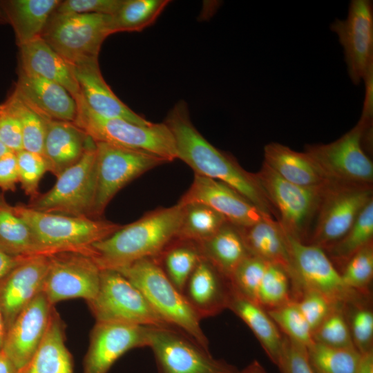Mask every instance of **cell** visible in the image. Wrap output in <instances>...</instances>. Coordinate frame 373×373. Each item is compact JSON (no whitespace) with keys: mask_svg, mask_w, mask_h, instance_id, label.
Wrapping results in <instances>:
<instances>
[{"mask_svg":"<svg viewBox=\"0 0 373 373\" xmlns=\"http://www.w3.org/2000/svg\"><path fill=\"white\" fill-rule=\"evenodd\" d=\"M164 123L173 135L178 158L195 174L225 183L262 212L275 215L256 173L245 170L232 155L213 146L200 134L191 120L186 102H178Z\"/></svg>","mask_w":373,"mask_h":373,"instance_id":"6da1fadb","label":"cell"},{"mask_svg":"<svg viewBox=\"0 0 373 373\" xmlns=\"http://www.w3.org/2000/svg\"><path fill=\"white\" fill-rule=\"evenodd\" d=\"M184 205L157 209L92 245L99 269H118L137 260L156 258L177 238Z\"/></svg>","mask_w":373,"mask_h":373,"instance_id":"7a4b0ae2","label":"cell"},{"mask_svg":"<svg viewBox=\"0 0 373 373\" xmlns=\"http://www.w3.org/2000/svg\"><path fill=\"white\" fill-rule=\"evenodd\" d=\"M12 209L29 226L43 255L76 252L92 257V245L122 226L97 218L41 212L26 205Z\"/></svg>","mask_w":373,"mask_h":373,"instance_id":"3957f363","label":"cell"},{"mask_svg":"<svg viewBox=\"0 0 373 373\" xmlns=\"http://www.w3.org/2000/svg\"><path fill=\"white\" fill-rule=\"evenodd\" d=\"M116 271L142 292L164 321L209 350V342L200 326V318L155 258L141 259Z\"/></svg>","mask_w":373,"mask_h":373,"instance_id":"277c9868","label":"cell"},{"mask_svg":"<svg viewBox=\"0 0 373 373\" xmlns=\"http://www.w3.org/2000/svg\"><path fill=\"white\" fill-rule=\"evenodd\" d=\"M74 123L95 142H105L146 152L166 160L178 159L173 135L163 122L136 124L122 119L99 116L87 106L82 95L76 99Z\"/></svg>","mask_w":373,"mask_h":373,"instance_id":"5b68a950","label":"cell"},{"mask_svg":"<svg viewBox=\"0 0 373 373\" xmlns=\"http://www.w3.org/2000/svg\"><path fill=\"white\" fill-rule=\"evenodd\" d=\"M292 268L293 300L306 290L324 296L333 305L347 306L365 300L367 295L351 289L343 281L330 258L321 247L286 233Z\"/></svg>","mask_w":373,"mask_h":373,"instance_id":"8992f818","label":"cell"},{"mask_svg":"<svg viewBox=\"0 0 373 373\" xmlns=\"http://www.w3.org/2000/svg\"><path fill=\"white\" fill-rule=\"evenodd\" d=\"M96 146L90 138L79 160L63 171L55 185L26 205L34 210L93 218L96 190Z\"/></svg>","mask_w":373,"mask_h":373,"instance_id":"52a82bcc","label":"cell"},{"mask_svg":"<svg viewBox=\"0 0 373 373\" xmlns=\"http://www.w3.org/2000/svg\"><path fill=\"white\" fill-rule=\"evenodd\" d=\"M256 175L283 231L304 242L331 182L321 186H298L280 177L264 162Z\"/></svg>","mask_w":373,"mask_h":373,"instance_id":"ba28073f","label":"cell"},{"mask_svg":"<svg viewBox=\"0 0 373 373\" xmlns=\"http://www.w3.org/2000/svg\"><path fill=\"white\" fill-rule=\"evenodd\" d=\"M111 31V15L54 12L41 38L70 64L97 59Z\"/></svg>","mask_w":373,"mask_h":373,"instance_id":"9c48e42d","label":"cell"},{"mask_svg":"<svg viewBox=\"0 0 373 373\" xmlns=\"http://www.w3.org/2000/svg\"><path fill=\"white\" fill-rule=\"evenodd\" d=\"M371 121L372 118L361 115L355 126L338 140L328 144L307 145L305 151L330 181L372 185L373 164L362 146Z\"/></svg>","mask_w":373,"mask_h":373,"instance_id":"30bf717a","label":"cell"},{"mask_svg":"<svg viewBox=\"0 0 373 373\" xmlns=\"http://www.w3.org/2000/svg\"><path fill=\"white\" fill-rule=\"evenodd\" d=\"M148 347L157 373H238L233 365L215 358L209 350L172 326L149 327Z\"/></svg>","mask_w":373,"mask_h":373,"instance_id":"8fae6325","label":"cell"},{"mask_svg":"<svg viewBox=\"0 0 373 373\" xmlns=\"http://www.w3.org/2000/svg\"><path fill=\"white\" fill-rule=\"evenodd\" d=\"M87 304L96 321L171 326L155 312L142 292L114 269L101 270L98 292Z\"/></svg>","mask_w":373,"mask_h":373,"instance_id":"7c38bea8","label":"cell"},{"mask_svg":"<svg viewBox=\"0 0 373 373\" xmlns=\"http://www.w3.org/2000/svg\"><path fill=\"white\" fill-rule=\"evenodd\" d=\"M96 190L93 218H97L116 193L130 182L164 163L157 155L122 146L95 142Z\"/></svg>","mask_w":373,"mask_h":373,"instance_id":"4fadbf2b","label":"cell"},{"mask_svg":"<svg viewBox=\"0 0 373 373\" xmlns=\"http://www.w3.org/2000/svg\"><path fill=\"white\" fill-rule=\"evenodd\" d=\"M372 199V185L332 182L323 195L307 243L325 250L336 242Z\"/></svg>","mask_w":373,"mask_h":373,"instance_id":"5bb4252c","label":"cell"},{"mask_svg":"<svg viewBox=\"0 0 373 373\" xmlns=\"http://www.w3.org/2000/svg\"><path fill=\"white\" fill-rule=\"evenodd\" d=\"M101 269L93 259L76 252L49 256L42 292L52 306L61 300L83 298L87 303L97 295Z\"/></svg>","mask_w":373,"mask_h":373,"instance_id":"9a60e30c","label":"cell"},{"mask_svg":"<svg viewBox=\"0 0 373 373\" xmlns=\"http://www.w3.org/2000/svg\"><path fill=\"white\" fill-rule=\"evenodd\" d=\"M330 29L341 44L349 77L357 85L373 72V4L352 0L345 19H336Z\"/></svg>","mask_w":373,"mask_h":373,"instance_id":"2e32d148","label":"cell"},{"mask_svg":"<svg viewBox=\"0 0 373 373\" xmlns=\"http://www.w3.org/2000/svg\"><path fill=\"white\" fill-rule=\"evenodd\" d=\"M149 327L119 322L96 321L84 361V373H108L128 351L148 347Z\"/></svg>","mask_w":373,"mask_h":373,"instance_id":"e0dca14e","label":"cell"},{"mask_svg":"<svg viewBox=\"0 0 373 373\" xmlns=\"http://www.w3.org/2000/svg\"><path fill=\"white\" fill-rule=\"evenodd\" d=\"M204 204L223 216L228 222L247 228L272 216L267 214L225 183L195 174L193 181L178 202Z\"/></svg>","mask_w":373,"mask_h":373,"instance_id":"ac0fdd59","label":"cell"},{"mask_svg":"<svg viewBox=\"0 0 373 373\" xmlns=\"http://www.w3.org/2000/svg\"><path fill=\"white\" fill-rule=\"evenodd\" d=\"M52 309L41 291L8 329L2 350L19 371L30 361L43 340Z\"/></svg>","mask_w":373,"mask_h":373,"instance_id":"d6986e66","label":"cell"},{"mask_svg":"<svg viewBox=\"0 0 373 373\" xmlns=\"http://www.w3.org/2000/svg\"><path fill=\"white\" fill-rule=\"evenodd\" d=\"M49 256L28 258L0 280V312L6 329L19 314L42 291Z\"/></svg>","mask_w":373,"mask_h":373,"instance_id":"ffe728a7","label":"cell"},{"mask_svg":"<svg viewBox=\"0 0 373 373\" xmlns=\"http://www.w3.org/2000/svg\"><path fill=\"white\" fill-rule=\"evenodd\" d=\"M81 95L90 109L107 118H117L147 125L151 122L138 115L122 102L105 82L97 59L70 64Z\"/></svg>","mask_w":373,"mask_h":373,"instance_id":"44dd1931","label":"cell"},{"mask_svg":"<svg viewBox=\"0 0 373 373\" xmlns=\"http://www.w3.org/2000/svg\"><path fill=\"white\" fill-rule=\"evenodd\" d=\"M231 289L230 280L202 257L188 278L182 294L202 320L227 309Z\"/></svg>","mask_w":373,"mask_h":373,"instance_id":"7402d4cb","label":"cell"},{"mask_svg":"<svg viewBox=\"0 0 373 373\" xmlns=\"http://www.w3.org/2000/svg\"><path fill=\"white\" fill-rule=\"evenodd\" d=\"M14 89L46 118L75 122L77 114L76 101L59 84L19 70Z\"/></svg>","mask_w":373,"mask_h":373,"instance_id":"603a6c76","label":"cell"},{"mask_svg":"<svg viewBox=\"0 0 373 373\" xmlns=\"http://www.w3.org/2000/svg\"><path fill=\"white\" fill-rule=\"evenodd\" d=\"M19 47V70L59 84L76 99L81 95L71 65L42 38Z\"/></svg>","mask_w":373,"mask_h":373,"instance_id":"cb8c5ba5","label":"cell"},{"mask_svg":"<svg viewBox=\"0 0 373 373\" xmlns=\"http://www.w3.org/2000/svg\"><path fill=\"white\" fill-rule=\"evenodd\" d=\"M90 140L74 122L48 119L43 150L48 171L57 178L79 160Z\"/></svg>","mask_w":373,"mask_h":373,"instance_id":"d4e9b609","label":"cell"},{"mask_svg":"<svg viewBox=\"0 0 373 373\" xmlns=\"http://www.w3.org/2000/svg\"><path fill=\"white\" fill-rule=\"evenodd\" d=\"M264 163L284 180L298 186H321L332 182L307 153L278 142L265 146Z\"/></svg>","mask_w":373,"mask_h":373,"instance_id":"484cf974","label":"cell"},{"mask_svg":"<svg viewBox=\"0 0 373 373\" xmlns=\"http://www.w3.org/2000/svg\"><path fill=\"white\" fill-rule=\"evenodd\" d=\"M239 229L249 253L282 268L291 283L293 273L287 236L279 222L268 217Z\"/></svg>","mask_w":373,"mask_h":373,"instance_id":"4316f807","label":"cell"},{"mask_svg":"<svg viewBox=\"0 0 373 373\" xmlns=\"http://www.w3.org/2000/svg\"><path fill=\"white\" fill-rule=\"evenodd\" d=\"M227 309L249 327L269 358L277 365L282 352L283 335L267 310L242 294L232 284Z\"/></svg>","mask_w":373,"mask_h":373,"instance_id":"83f0119b","label":"cell"},{"mask_svg":"<svg viewBox=\"0 0 373 373\" xmlns=\"http://www.w3.org/2000/svg\"><path fill=\"white\" fill-rule=\"evenodd\" d=\"M59 0H6L0 6L13 28L18 46L41 35Z\"/></svg>","mask_w":373,"mask_h":373,"instance_id":"f1b7e54d","label":"cell"},{"mask_svg":"<svg viewBox=\"0 0 373 373\" xmlns=\"http://www.w3.org/2000/svg\"><path fill=\"white\" fill-rule=\"evenodd\" d=\"M64 327L53 307L43 340L30 361L18 373H74L73 358L65 344Z\"/></svg>","mask_w":373,"mask_h":373,"instance_id":"f546056e","label":"cell"},{"mask_svg":"<svg viewBox=\"0 0 373 373\" xmlns=\"http://www.w3.org/2000/svg\"><path fill=\"white\" fill-rule=\"evenodd\" d=\"M197 245L202 257L229 280L237 267L250 255L239 228L229 222Z\"/></svg>","mask_w":373,"mask_h":373,"instance_id":"4dcf8cb0","label":"cell"},{"mask_svg":"<svg viewBox=\"0 0 373 373\" xmlns=\"http://www.w3.org/2000/svg\"><path fill=\"white\" fill-rule=\"evenodd\" d=\"M0 249L15 256L43 255L38 250L29 226L1 198Z\"/></svg>","mask_w":373,"mask_h":373,"instance_id":"1f68e13d","label":"cell"},{"mask_svg":"<svg viewBox=\"0 0 373 373\" xmlns=\"http://www.w3.org/2000/svg\"><path fill=\"white\" fill-rule=\"evenodd\" d=\"M202 256L195 242L175 239L155 258L164 274L182 293Z\"/></svg>","mask_w":373,"mask_h":373,"instance_id":"d6a6232c","label":"cell"},{"mask_svg":"<svg viewBox=\"0 0 373 373\" xmlns=\"http://www.w3.org/2000/svg\"><path fill=\"white\" fill-rule=\"evenodd\" d=\"M169 2L168 0H123L117 12L111 16V34L144 30L155 22Z\"/></svg>","mask_w":373,"mask_h":373,"instance_id":"836d02e7","label":"cell"},{"mask_svg":"<svg viewBox=\"0 0 373 373\" xmlns=\"http://www.w3.org/2000/svg\"><path fill=\"white\" fill-rule=\"evenodd\" d=\"M227 222L223 216L204 204H187L184 205L177 239L199 244L213 236Z\"/></svg>","mask_w":373,"mask_h":373,"instance_id":"e575fe53","label":"cell"},{"mask_svg":"<svg viewBox=\"0 0 373 373\" xmlns=\"http://www.w3.org/2000/svg\"><path fill=\"white\" fill-rule=\"evenodd\" d=\"M20 121L23 149L43 155L47 122L41 115L15 89L5 101Z\"/></svg>","mask_w":373,"mask_h":373,"instance_id":"d590c367","label":"cell"},{"mask_svg":"<svg viewBox=\"0 0 373 373\" xmlns=\"http://www.w3.org/2000/svg\"><path fill=\"white\" fill-rule=\"evenodd\" d=\"M373 199L361 211L347 232L336 242L325 249L338 263H345L357 251L372 242Z\"/></svg>","mask_w":373,"mask_h":373,"instance_id":"8d00e7d4","label":"cell"},{"mask_svg":"<svg viewBox=\"0 0 373 373\" xmlns=\"http://www.w3.org/2000/svg\"><path fill=\"white\" fill-rule=\"evenodd\" d=\"M307 351L316 373H356L361 358L355 347H333L314 342Z\"/></svg>","mask_w":373,"mask_h":373,"instance_id":"74e56055","label":"cell"},{"mask_svg":"<svg viewBox=\"0 0 373 373\" xmlns=\"http://www.w3.org/2000/svg\"><path fill=\"white\" fill-rule=\"evenodd\" d=\"M266 310L285 336L307 347L314 343L312 331L295 300Z\"/></svg>","mask_w":373,"mask_h":373,"instance_id":"f35d334b","label":"cell"},{"mask_svg":"<svg viewBox=\"0 0 373 373\" xmlns=\"http://www.w3.org/2000/svg\"><path fill=\"white\" fill-rule=\"evenodd\" d=\"M258 304L265 309L283 305L293 300L287 274L280 267L268 263L258 291Z\"/></svg>","mask_w":373,"mask_h":373,"instance_id":"ab89813d","label":"cell"},{"mask_svg":"<svg viewBox=\"0 0 373 373\" xmlns=\"http://www.w3.org/2000/svg\"><path fill=\"white\" fill-rule=\"evenodd\" d=\"M345 285L352 290L368 296L373 277L372 242L353 255L341 273Z\"/></svg>","mask_w":373,"mask_h":373,"instance_id":"60d3db41","label":"cell"},{"mask_svg":"<svg viewBox=\"0 0 373 373\" xmlns=\"http://www.w3.org/2000/svg\"><path fill=\"white\" fill-rule=\"evenodd\" d=\"M314 342L329 346L354 347L345 308L335 307L312 333Z\"/></svg>","mask_w":373,"mask_h":373,"instance_id":"b9f144b4","label":"cell"},{"mask_svg":"<svg viewBox=\"0 0 373 373\" xmlns=\"http://www.w3.org/2000/svg\"><path fill=\"white\" fill-rule=\"evenodd\" d=\"M345 314L354 347L361 354L372 350L373 312L366 300L347 306Z\"/></svg>","mask_w":373,"mask_h":373,"instance_id":"7bdbcfd3","label":"cell"},{"mask_svg":"<svg viewBox=\"0 0 373 373\" xmlns=\"http://www.w3.org/2000/svg\"><path fill=\"white\" fill-rule=\"evenodd\" d=\"M267 264L250 254L237 267L230 278L234 288L257 304L260 285Z\"/></svg>","mask_w":373,"mask_h":373,"instance_id":"ee69618b","label":"cell"},{"mask_svg":"<svg viewBox=\"0 0 373 373\" xmlns=\"http://www.w3.org/2000/svg\"><path fill=\"white\" fill-rule=\"evenodd\" d=\"M16 156L19 182L25 193L32 200L39 194V182L48 171L47 162L43 155L24 149L17 152Z\"/></svg>","mask_w":373,"mask_h":373,"instance_id":"f6af8a7d","label":"cell"},{"mask_svg":"<svg viewBox=\"0 0 373 373\" xmlns=\"http://www.w3.org/2000/svg\"><path fill=\"white\" fill-rule=\"evenodd\" d=\"M276 366L281 373H316L309 359L307 347L285 335Z\"/></svg>","mask_w":373,"mask_h":373,"instance_id":"bcb514c9","label":"cell"},{"mask_svg":"<svg viewBox=\"0 0 373 373\" xmlns=\"http://www.w3.org/2000/svg\"><path fill=\"white\" fill-rule=\"evenodd\" d=\"M295 302L309 324L312 333L332 310L338 307L333 305L322 294L311 290L304 291Z\"/></svg>","mask_w":373,"mask_h":373,"instance_id":"7dc6e473","label":"cell"},{"mask_svg":"<svg viewBox=\"0 0 373 373\" xmlns=\"http://www.w3.org/2000/svg\"><path fill=\"white\" fill-rule=\"evenodd\" d=\"M123 0H66L61 1L55 10L57 13L115 15Z\"/></svg>","mask_w":373,"mask_h":373,"instance_id":"c3c4849f","label":"cell"},{"mask_svg":"<svg viewBox=\"0 0 373 373\" xmlns=\"http://www.w3.org/2000/svg\"><path fill=\"white\" fill-rule=\"evenodd\" d=\"M0 140L14 153L23 149L20 121L6 102L0 104Z\"/></svg>","mask_w":373,"mask_h":373,"instance_id":"681fc988","label":"cell"},{"mask_svg":"<svg viewBox=\"0 0 373 373\" xmlns=\"http://www.w3.org/2000/svg\"><path fill=\"white\" fill-rule=\"evenodd\" d=\"M18 182L16 153L10 151L0 157V189L13 191Z\"/></svg>","mask_w":373,"mask_h":373,"instance_id":"f907efd6","label":"cell"},{"mask_svg":"<svg viewBox=\"0 0 373 373\" xmlns=\"http://www.w3.org/2000/svg\"><path fill=\"white\" fill-rule=\"evenodd\" d=\"M28 258L12 256L0 249V280Z\"/></svg>","mask_w":373,"mask_h":373,"instance_id":"816d5d0a","label":"cell"},{"mask_svg":"<svg viewBox=\"0 0 373 373\" xmlns=\"http://www.w3.org/2000/svg\"><path fill=\"white\" fill-rule=\"evenodd\" d=\"M356 373H373V350L361 354Z\"/></svg>","mask_w":373,"mask_h":373,"instance_id":"f5cc1de1","label":"cell"},{"mask_svg":"<svg viewBox=\"0 0 373 373\" xmlns=\"http://www.w3.org/2000/svg\"><path fill=\"white\" fill-rule=\"evenodd\" d=\"M19 370L15 366L13 363L1 350L0 352V373H18Z\"/></svg>","mask_w":373,"mask_h":373,"instance_id":"db71d44e","label":"cell"},{"mask_svg":"<svg viewBox=\"0 0 373 373\" xmlns=\"http://www.w3.org/2000/svg\"><path fill=\"white\" fill-rule=\"evenodd\" d=\"M238 373H268L261 363L257 360H254L244 369Z\"/></svg>","mask_w":373,"mask_h":373,"instance_id":"11a10c76","label":"cell"},{"mask_svg":"<svg viewBox=\"0 0 373 373\" xmlns=\"http://www.w3.org/2000/svg\"><path fill=\"white\" fill-rule=\"evenodd\" d=\"M6 327L4 323L3 318L0 312V352L2 350L4 340L6 335Z\"/></svg>","mask_w":373,"mask_h":373,"instance_id":"9f6ffc18","label":"cell"},{"mask_svg":"<svg viewBox=\"0 0 373 373\" xmlns=\"http://www.w3.org/2000/svg\"><path fill=\"white\" fill-rule=\"evenodd\" d=\"M10 151L0 140V157Z\"/></svg>","mask_w":373,"mask_h":373,"instance_id":"6f0895ef","label":"cell"},{"mask_svg":"<svg viewBox=\"0 0 373 373\" xmlns=\"http://www.w3.org/2000/svg\"><path fill=\"white\" fill-rule=\"evenodd\" d=\"M8 23V19L0 6V24Z\"/></svg>","mask_w":373,"mask_h":373,"instance_id":"680465c9","label":"cell"}]
</instances>
